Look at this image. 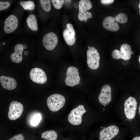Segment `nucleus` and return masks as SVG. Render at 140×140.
<instances>
[{
    "label": "nucleus",
    "instance_id": "1",
    "mask_svg": "<svg viewBox=\"0 0 140 140\" xmlns=\"http://www.w3.org/2000/svg\"><path fill=\"white\" fill-rule=\"evenodd\" d=\"M66 101L65 97L58 94H54L49 96L47 100L48 108L53 112L60 109L64 106Z\"/></svg>",
    "mask_w": 140,
    "mask_h": 140
},
{
    "label": "nucleus",
    "instance_id": "2",
    "mask_svg": "<svg viewBox=\"0 0 140 140\" xmlns=\"http://www.w3.org/2000/svg\"><path fill=\"white\" fill-rule=\"evenodd\" d=\"M92 5L90 1L89 0H81L79 3V12L78 17L81 21L83 20L87 22L88 18L92 17L91 13L87 11L92 8Z\"/></svg>",
    "mask_w": 140,
    "mask_h": 140
},
{
    "label": "nucleus",
    "instance_id": "3",
    "mask_svg": "<svg viewBox=\"0 0 140 140\" xmlns=\"http://www.w3.org/2000/svg\"><path fill=\"white\" fill-rule=\"evenodd\" d=\"M87 62L88 67L91 69L95 70L99 66L100 56L97 50L93 46L87 51Z\"/></svg>",
    "mask_w": 140,
    "mask_h": 140
},
{
    "label": "nucleus",
    "instance_id": "4",
    "mask_svg": "<svg viewBox=\"0 0 140 140\" xmlns=\"http://www.w3.org/2000/svg\"><path fill=\"white\" fill-rule=\"evenodd\" d=\"M65 80L66 84L69 87H73L78 84L80 79L78 69L75 67H68L66 73Z\"/></svg>",
    "mask_w": 140,
    "mask_h": 140
},
{
    "label": "nucleus",
    "instance_id": "5",
    "mask_svg": "<svg viewBox=\"0 0 140 140\" xmlns=\"http://www.w3.org/2000/svg\"><path fill=\"white\" fill-rule=\"evenodd\" d=\"M86 111L83 106H78L72 110L69 114L68 118L69 122L74 125L80 124L82 122V116Z\"/></svg>",
    "mask_w": 140,
    "mask_h": 140
},
{
    "label": "nucleus",
    "instance_id": "6",
    "mask_svg": "<svg viewBox=\"0 0 140 140\" xmlns=\"http://www.w3.org/2000/svg\"><path fill=\"white\" fill-rule=\"evenodd\" d=\"M133 54L130 46L129 44L125 43L121 46L120 51L117 50L113 51L111 53V56L115 59H122L124 60H128L130 59L131 54Z\"/></svg>",
    "mask_w": 140,
    "mask_h": 140
},
{
    "label": "nucleus",
    "instance_id": "7",
    "mask_svg": "<svg viewBox=\"0 0 140 140\" xmlns=\"http://www.w3.org/2000/svg\"><path fill=\"white\" fill-rule=\"evenodd\" d=\"M137 102L135 99L132 96L129 97L124 103V112L127 118L133 119L136 115Z\"/></svg>",
    "mask_w": 140,
    "mask_h": 140
},
{
    "label": "nucleus",
    "instance_id": "8",
    "mask_svg": "<svg viewBox=\"0 0 140 140\" xmlns=\"http://www.w3.org/2000/svg\"><path fill=\"white\" fill-rule=\"evenodd\" d=\"M23 109V106L20 103L16 101L11 102L9 107L8 118L12 120H16L21 116Z\"/></svg>",
    "mask_w": 140,
    "mask_h": 140
},
{
    "label": "nucleus",
    "instance_id": "9",
    "mask_svg": "<svg viewBox=\"0 0 140 140\" xmlns=\"http://www.w3.org/2000/svg\"><path fill=\"white\" fill-rule=\"evenodd\" d=\"M30 76L32 81L39 84H44L47 80L45 72L41 69L37 67L34 68L31 70Z\"/></svg>",
    "mask_w": 140,
    "mask_h": 140
},
{
    "label": "nucleus",
    "instance_id": "10",
    "mask_svg": "<svg viewBox=\"0 0 140 140\" xmlns=\"http://www.w3.org/2000/svg\"><path fill=\"white\" fill-rule=\"evenodd\" d=\"M57 36L54 33L50 32L46 34L43 39V44L48 50H52L56 46L58 42Z\"/></svg>",
    "mask_w": 140,
    "mask_h": 140
},
{
    "label": "nucleus",
    "instance_id": "11",
    "mask_svg": "<svg viewBox=\"0 0 140 140\" xmlns=\"http://www.w3.org/2000/svg\"><path fill=\"white\" fill-rule=\"evenodd\" d=\"M118 128L115 125H111L102 129L100 132V140H110L118 133Z\"/></svg>",
    "mask_w": 140,
    "mask_h": 140
},
{
    "label": "nucleus",
    "instance_id": "12",
    "mask_svg": "<svg viewBox=\"0 0 140 140\" xmlns=\"http://www.w3.org/2000/svg\"><path fill=\"white\" fill-rule=\"evenodd\" d=\"M111 88L109 85L106 84L102 88L98 99L100 103L102 105L108 104L111 100Z\"/></svg>",
    "mask_w": 140,
    "mask_h": 140
},
{
    "label": "nucleus",
    "instance_id": "13",
    "mask_svg": "<svg viewBox=\"0 0 140 140\" xmlns=\"http://www.w3.org/2000/svg\"><path fill=\"white\" fill-rule=\"evenodd\" d=\"M18 20L15 16L11 15L9 16L4 22V30L6 33H10L15 31L18 26Z\"/></svg>",
    "mask_w": 140,
    "mask_h": 140
},
{
    "label": "nucleus",
    "instance_id": "14",
    "mask_svg": "<svg viewBox=\"0 0 140 140\" xmlns=\"http://www.w3.org/2000/svg\"><path fill=\"white\" fill-rule=\"evenodd\" d=\"M102 25L106 29L113 32L116 31L120 28L115 18L111 16L107 17L104 19Z\"/></svg>",
    "mask_w": 140,
    "mask_h": 140
},
{
    "label": "nucleus",
    "instance_id": "15",
    "mask_svg": "<svg viewBox=\"0 0 140 140\" xmlns=\"http://www.w3.org/2000/svg\"><path fill=\"white\" fill-rule=\"evenodd\" d=\"M0 81L2 87L8 90H12L16 87L17 83L13 78L5 76L0 77Z\"/></svg>",
    "mask_w": 140,
    "mask_h": 140
},
{
    "label": "nucleus",
    "instance_id": "16",
    "mask_svg": "<svg viewBox=\"0 0 140 140\" xmlns=\"http://www.w3.org/2000/svg\"><path fill=\"white\" fill-rule=\"evenodd\" d=\"M15 51L11 55V59L14 63L21 62L23 59L22 52L24 49L23 45L20 44H16L15 47Z\"/></svg>",
    "mask_w": 140,
    "mask_h": 140
},
{
    "label": "nucleus",
    "instance_id": "17",
    "mask_svg": "<svg viewBox=\"0 0 140 140\" xmlns=\"http://www.w3.org/2000/svg\"><path fill=\"white\" fill-rule=\"evenodd\" d=\"M63 35L65 41L68 45L71 46L74 44L76 40L75 36L70 32L67 28L63 31Z\"/></svg>",
    "mask_w": 140,
    "mask_h": 140
},
{
    "label": "nucleus",
    "instance_id": "18",
    "mask_svg": "<svg viewBox=\"0 0 140 140\" xmlns=\"http://www.w3.org/2000/svg\"><path fill=\"white\" fill-rule=\"evenodd\" d=\"M26 22L29 28L32 31H36L38 29V24L35 16L30 15L27 18Z\"/></svg>",
    "mask_w": 140,
    "mask_h": 140
},
{
    "label": "nucleus",
    "instance_id": "19",
    "mask_svg": "<svg viewBox=\"0 0 140 140\" xmlns=\"http://www.w3.org/2000/svg\"><path fill=\"white\" fill-rule=\"evenodd\" d=\"M41 118V116L40 113L37 112H34L29 116L28 122L32 126H36L38 124Z\"/></svg>",
    "mask_w": 140,
    "mask_h": 140
},
{
    "label": "nucleus",
    "instance_id": "20",
    "mask_svg": "<svg viewBox=\"0 0 140 140\" xmlns=\"http://www.w3.org/2000/svg\"><path fill=\"white\" fill-rule=\"evenodd\" d=\"M41 137L47 140H56L58 138L57 134L54 130H50L43 132Z\"/></svg>",
    "mask_w": 140,
    "mask_h": 140
},
{
    "label": "nucleus",
    "instance_id": "21",
    "mask_svg": "<svg viewBox=\"0 0 140 140\" xmlns=\"http://www.w3.org/2000/svg\"><path fill=\"white\" fill-rule=\"evenodd\" d=\"M20 4L25 10H33L35 7V5L33 1H21Z\"/></svg>",
    "mask_w": 140,
    "mask_h": 140
},
{
    "label": "nucleus",
    "instance_id": "22",
    "mask_svg": "<svg viewBox=\"0 0 140 140\" xmlns=\"http://www.w3.org/2000/svg\"><path fill=\"white\" fill-rule=\"evenodd\" d=\"M43 10L46 12L50 11L51 9V1L50 0H39Z\"/></svg>",
    "mask_w": 140,
    "mask_h": 140
},
{
    "label": "nucleus",
    "instance_id": "23",
    "mask_svg": "<svg viewBox=\"0 0 140 140\" xmlns=\"http://www.w3.org/2000/svg\"><path fill=\"white\" fill-rule=\"evenodd\" d=\"M115 18L117 22L122 24L125 23L128 20V18L127 15L125 13H119Z\"/></svg>",
    "mask_w": 140,
    "mask_h": 140
},
{
    "label": "nucleus",
    "instance_id": "24",
    "mask_svg": "<svg viewBox=\"0 0 140 140\" xmlns=\"http://www.w3.org/2000/svg\"><path fill=\"white\" fill-rule=\"evenodd\" d=\"M51 1L54 7L56 9H59L61 8L64 4L63 0H52Z\"/></svg>",
    "mask_w": 140,
    "mask_h": 140
},
{
    "label": "nucleus",
    "instance_id": "25",
    "mask_svg": "<svg viewBox=\"0 0 140 140\" xmlns=\"http://www.w3.org/2000/svg\"><path fill=\"white\" fill-rule=\"evenodd\" d=\"M10 3L8 2L0 1V10L2 11L7 9L10 6Z\"/></svg>",
    "mask_w": 140,
    "mask_h": 140
},
{
    "label": "nucleus",
    "instance_id": "26",
    "mask_svg": "<svg viewBox=\"0 0 140 140\" xmlns=\"http://www.w3.org/2000/svg\"><path fill=\"white\" fill-rule=\"evenodd\" d=\"M24 137L23 134H20L17 135L12 137L9 140H24Z\"/></svg>",
    "mask_w": 140,
    "mask_h": 140
},
{
    "label": "nucleus",
    "instance_id": "27",
    "mask_svg": "<svg viewBox=\"0 0 140 140\" xmlns=\"http://www.w3.org/2000/svg\"><path fill=\"white\" fill-rule=\"evenodd\" d=\"M66 26L69 31L75 36V32L72 24L70 23H68L67 24Z\"/></svg>",
    "mask_w": 140,
    "mask_h": 140
},
{
    "label": "nucleus",
    "instance_id": "28",
    "mask_svg": "<svg viewBox=\"0 0 140 140\" xmlns=\"http://www.w3.org/2000/svg\"><path fill=\"white\" fill-rule=\"evenodd\" d=\"M114 1V0H101V2L102 4H109L113 3Z\"/></svg>",
    "mask_w": 140,
    "mask_h": 140
},
{
    "label": "nucleus",
    "instance_id": "29",
    "mask_svg": "<svg viewBox=\"0 0 140 140\" xmlns=\"http://www.w3.org/2000/svg\"><path fill=\"white\" fill-rule=\"evenodd\" d=\"M132 140H140V137L136 136Z\"/></svg>",
    "mask_w": 140,
    "mask_h": 140
},
{
    "label": "nucleus",
    "instance_id": "30",
    "mask_svg": "<svg viewBox=\"0 0 140 140\" xmlns=\"http://www.w3.org/2000/svg\"><path fill=\"white\" fill-rule=\"evenodd\" d=\"M28 52L27 51H25L24 52V55L26 56L28 55Z\"/></svg>",
    "mask_w": 140,
    "mask_h": 140
},
{
    "label": "nucleus",
    "instance_id": "31",
    "mask_svg": "<svg viewBox=\"0 0 140 140\" xmlns=\"http://www.w3.org/2000/svg\"><path fill=\"white\" fill-rule=\"evenodd\" d=\"M24 49H26L27 47V46L26 45L24 44L23 45Z\"/></svg>",
    "mask_w": 140,
    "mask_h": 140
},
{
    "label": "nucleus",
    "instance_id": "32",
    "mask_svg": "<svg viewBox=\"0 0 140 140\" xmlns=\"http://www.w3.org/2000/svg\"><path fill=\"white\" fill-rule=\"evenodd\" d=\"M138 111H139V115H140V105H139V108H138Z\"/></svg>",
    "mask_w": 140,
    "mask_h": 140
},
{
    "label": "nucleus",
    "instance_id": "33",
    "mask_svg": "<svg viewBox=\"0 0 140 140\" xmlns=\"http://www.w3.org/2000/svg\"><path fill=\"white\" fill-rule=\"evenodd\" d=\"M139 12L140 14V3L139 4Z\"/></svg>",
    "mask_w": 140,
    "mask_h": 140
},
{
    "label": "nucleus",
    "instance_id": "34",
    "mask_svg": "<svg viewBox=\"0 0 140 140\" xmlns=\"http://www.w3.org/2000/svg\"><path fill=\"white\" fill-rule=\"evenodd\" d=\"M90 48H91V47L90 46H88V48L89 49Z\"/></svg>",
    "mask_w": 140,
    "mask_h": 140
},
{
    "label": "nucleus",
    "instance_id": "35",
    "mask_svg": "<svg viewBox=\"0 0 140 140\" xmlns=\"http://www.w3.org/2000/svg\"><path fill=\"white\" fill-rule=\"evenodd\" d=\"M5 43H3V45H5Z\"/></svg>",
    "mask_w": 140,
    "mask_h": 140
},
{
    "label": "nucleus",
    "instance_id": "36",
    "mask_svg": "<svg viewBox=\"0 0 140 140\" xmlns=\"http://www.w3.org/2000/svg\"></svg>",
    "mask_w": 140,
    "mask_h": 140
}]
</instances>
